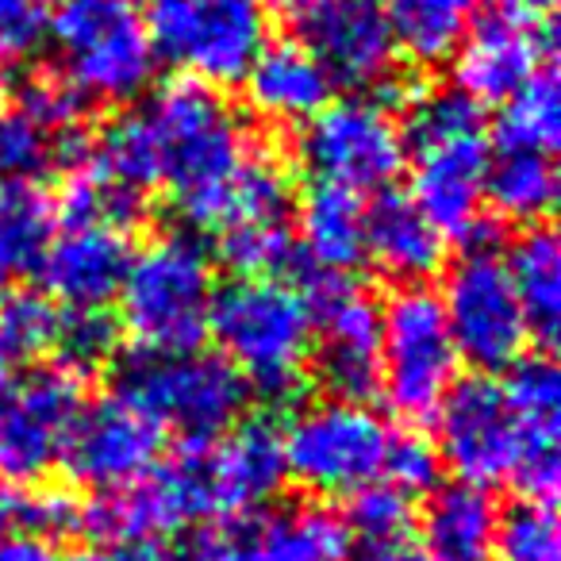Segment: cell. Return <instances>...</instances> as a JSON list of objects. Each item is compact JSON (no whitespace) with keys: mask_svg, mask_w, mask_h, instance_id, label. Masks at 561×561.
Wrapping results in <instances>:
<instances>
[{"mask_svg":"<svg viewBox=\"0 0 561 561\" xmlns=\"http://www.w3.org/2000/svg\"><path fill=\"white\" fill-rule=\"evenodd\" d=\"M154 135L162 185L170 188L181 219L216 231L239 173L257 150L239 112L211 85L181 78L162 85L142 108Z\"/></svg>","mask_w":561,"mask_h":561,"instance_id":"cell-1","label":"cell"},{"mask_svg":"<svg viewBox=\"0 0 561 561\" xmlns=\"http://www.w3.org/2000/svg\"><path fill=\"white\" fill-rule=\"evenodd\" d=\"M404 165H412V201L446 234L477 239L484 211L489 127L477 101L458 89H415L404 96Z\"/></svg>","mask_w":561,"mask_h":561,"instance_id":"cell-2","label":"cell"},{"mask_svg":"<svg viewBox=\"0 0 561 561\" xmlns=\"http://www.w3.org/2000/svg\"><path fill=\"white\" fill-rule=\"evenodd\" d=\"M208 335L219 358L239 374L247 389L265 400H293L312 369V308L293 280L234 277L216 289Z\"/></svg>","mask_w":561,"mask_h":561,"instance_id":"cell-3","label":"cell"},{"mask_svg":"<svg viewBox=\"0 0 561 561\" xmlns=\"http://www.w3.org/2000/svg\"><path fill=\"white\" fill-rule=\"evenodd\" d=\"M216 265L193 234H154L119 280V331L139 354H185L208 339Z\"/></svg>","mask_w":561,"mask_h":561,"instance_id":"cell-4","label":"cell"},{"mask_svg":"<svg viewBox=\"0 0 561 561\" xmlns=\"http://www.w3.org/2000/svg\"><path fill=\"white\" fill-rule=\"evenodd\" d=\"M47 35L55 73L85 104H131L154 81L158 55L139 0H58Z\"/></svg>","mask_w":561,"mask_h":561,"instance_id":"cell-5","label":"cell"},{"mask_svg":"<svg viewBox=\"0 0 561 561\" xmlns=\"http://www.w3.org/2000/svg\"><path fill=\"white\" fill-rule=\"evenodd\" d=\"M392 435L366 400H312L280 431L285 477L312 496H354L385 477Z\"/></svg>","mask_w":561,"mask_h":561,"instance_id":"cell-6","label":"cell"},{"mask_svg":"<svg viewBox=\"0 0 561 561\" xmlns=\"http://www.w3.org/2000/svg\"><path fill=\"white\" fill-rule=\"evenodd\" d=\"M247 385L219 354H139L116 377V397L139 408L158 431H173L188 446L219 438L242 420Z\"/></svg>","mask_w":561,"mask_h":561,"instance_id":"cell-7","label":"cell"},{"mask_svg":"<svg viewBox=\"0 0 561 561\" xmlns=\"http://www.w3.org/2000/svg\"><path fill=\"white\" fill-rule=\"evenodd\" d=\"M154 55L201 85H234L270 43L265 0H150Z\"/></svg>","mask_w":561,"mask_h":561,"instance_id":"cell-8","label":"cell"},{"mask_svg":"<svg viewBox=\"0 0 561 561\" xmlns=\"http://www.w3.org/2000/svg\"><path fill=\"white\" fill-rule=\"evenodd\" d=\"M458 346L443 300L427 285H400L381 308V377L377 389L400 420H431L458 381Z\"/></svg>","mask_w":561,"mask_h":561,"instance_id":"cell-9","label":"cell"},{"mask_svg":"<svg viewBox=\"0 0 561 561\" xmlns=\"http://www.w3.org/2000/svg\"><path fill=\"white\" fill-rule=\"evenodd\" d=\"M438 300L458 358L481 374H496L519 362L535 339L507 277L504 254L484 239H473V247L450 265Z\"/></svg>","mask_w":561,"mask_h":561,"instance_id":"cell-10","label":"cell"},{"mask_svg":"<svg viewBox=\"0 0 561 561\" xmlns=\"http://www.w3.org/2000/svg\"><path fill=\"white\" fill-rule=\"evenodd\" d=\"M312 308V369L339 400H369L381 377V305L351 273L300 270Z\"/></svg>","mask_w":561,"mask_h":561,"instance_id":"cell-11","label":"cell"},{"mask_svg":"<svg viewBox=\"0 0 561 561\" xmlns=\"http://www.w3.org/2000/svg\"><path fill=\"white\" fill-rule=\"evenodd\" d=\"M300 162L316 181L385 193L404 170V135L400 119L377 96H343L328 101L300 131Z\"/></svg>","mask_w":561,"mask_h":561,"instance_id":"cell-12","label":"cell"},{"mask_svg":"<svg viewBox=\"0 0 561 561\" xmlns=\"http://www.w3.org/2000/svg\"><path fill=\"white\" fill-rule=\"evenodd\" d=\"M85 408V374L50 362L0 392V481L32 489L62 461L73 420Z\"/></svg>","mask_w":561,"mask_h":561,"instance_id":"cell-13","label":"cell"},{"mask_svg":"<svg viewBox=\"0 0 561 561\" xmlns=\"http://www.w3.org/2000/svg\"><path fill=\"white\" fill-rule=\"evenodd\" d=\"M431 420H435L438 461H446L458 481L481 484V489L512 481L519 461V427L500 381L484 374L454 381Z\"/></svg>","mask_w":561,"mask_h":561,"instance_id":"cell-14","label":"cell"},{"mask_svg":"<svg viewBox=\"0 0 561 561\" xmlns=\"http://www.w3.org/2000/svg\"><path fill=\"white\" fill-rule=\"evenodd\" d=\"M162 446L165 435L158 431V423L112 392L78 412L66 438L62 466L85 489L116 492L147 477L162 461Z\"/></svg>","mask_w":561,"mask_h":561,"instance_id":"cell-15","label":"cell"},{"mask_svg":"<svg viewBox=\"0 0 561 561\" xmlns=\"http://www.w3.org/2000/svg\"><path fill=\"white\" fill-rule=\"evenodd\" d=\"M300 43L323 66L331 85H389L400 50L381 0H320L300 16Z\"/></svg>","mask_w":561,"mask_h":561,"instance_id":"cell-16","label":"cell"},{"mask_svg":"<svg viewBox=\"0 0 561 561\" xmlns=\"http://www.w3.org/2000/svg\"><path fill=\"white\" fill-rule=\"evenodd\" d=\"M135 254L131 227L66 224L39 262L43 293L66 312H104Z\"/></svg>","mask_w":561,"mask_h":561,"instance_id":"cell-17","label":"cell"},{"mask_svg":"<svg viewBox=\"0 0 561 561\" xmlns=\"http://www.w3.org/2000/svg\"><path fill=\"white\" fill-rule=\"evenodd\" d=\"M450 62L458 93L477 104H504L542 66H550V32L542 20H523L512 12L477 20Z\"/></svg>","mask_w":561,"mask_h":561,"instance_id":"cell-18","label":"cell"},{"mask_svg":"<svg viewBox=\"0 0 561 561\" xmlns=\"http://www.w3.org/2000/svg\"><path fill=\"white\" fill-rule=\"evenodd\" d=\"M504 400L519 427V461L512 484L527 500H553L561 481L558 438H561V377L550 354H523L507 366L500 381Z\"/></svg>","mask_w":561,"mask_h":561,"instance_id":"cell-19","label":"cell"},{"mask_svg":"<svg viewBox=\"0 0 561 561\" xmlns=\"http://www.w3.org/2000/svg\"><path fill=\"white\" fill-rule=\"evenodd\" d=\"M204 469H208L219 523L262 512L289 481L285 454H280V431L265 420H239L231 431L204 443Z\"/></svg>","mask_w":561,"mask_h":561,"instance_id":"cell-20","label":"cell"},{"mask_svg":"<svg viewBox=\"0 0 561 561\" xmlns=\"http://www.w3.org/2000/svg\"><path fill=\"white\" fill-rule=\"evenodd\" d=\"M331 78L300 39L265 43L242 73L247 108L273 127H305L331 101Z\"/></svg>","mask_w":561,"mask_h":561,"instance_id":"cell-21","label":"cell"},{"mask_svg":"<svg viewBox=\"0 0 561 561\" xmlns=\"http://www.w3.org/2000/svg\"><path fill=\"white\" fill-rule=\"evenodd\" d=\"M366 257L397 285H423L446 262V234L408 193H377L366 204Z\"/></svg>","mask_w":561,"mask_h":561,"instance_id":"cell-22","label":"cell"},{"mask_svg":"<svg viewBox=\"0 0 561 561\" xmlns=\"http://www.w3.org/2000/svg\"><path fill=\"white\" fill-rule=\"evenodd\" d=\"M297 208V234L305 270L354 273L366 257V201L331 181H316Z\"/></svg>","mask_w":561,"mask_h":561,"instance_id":"cell-23","label":"cell"},{"mask_svg":"<svg viewBox=\"0 0 561 561\" xmlns=\"http://www.w3.org/2000/svg\"><path fill=\"white\" fill-rule=\"evenodd\" d=\"M500 507L489 489L469 481H446L431 489L420 512L423 550L438 561H492Z\"/></svg>","mask_w":561,"mask_h":561,"instance_id":"cell-24","label":"cell"},{"mask_svg":"<svg viewBox=\"0 0 561 561\" xmlns=\"http://www.w3.org/2000/svg\"><path fill=\"white\" fill-rule=\"evenodd\" d=\"M558 201V170L553 154L519 147H492L484 165V208H492L507 224L535 227L550 216Z\"/></svg>","mask_w":561,"mask_h":561,"instance_id":"cell-25","label":"cell"},{"mask_svg":"<svg viewBox=\"0 0 561 561\" xmlns=\"http://www.w3.org/2000/svg\"><path fill=\"white\" fill-rule=\"evenodd\" d=\"M381 4L397 35V50L420 66L446 62L481 12V0H381Z\"/></svg>","mask_w":561,"mask_h":561,"instance_id":"cell-26","label":"cell"},{"mask_svg":"<svg viewBox=\"0 0 561 561\" xmlns=\"http://www.w3.org/2000/svg\"><path fill=\"white\" fill-rule=\"evenodd\" d=\"M507 262V277L515 285L523 312H527L530 335L550 343L561 320V247L550 227L535 224L515 239Z\"/></svg>","mask_w":561,"mask_h":561,"instance_id":"cell-27","label":"cell"},{"mask_svg":"<svg viewBox=\"0 0 561 561\" xmlns=\"http://www.w3.org/2000/svg\"><path fill=\"white\" fill-rule=\"evenodd\" d=\"M58 231V208L35 181L0 185V277L35 273Z\"/></svg>","mask_w":561,"mask_h":561,"instance_id":"cell-28","label":"cell"},{"mask_svg":"<svg viewBox=\"0 0 561 561\" xmlns=\"http://www.w3.org/2000/svg\"><path fill=\"white\" fill-rule=\"evenodd\" d=\"M85 162L108 185H116L119 193L135 196V201H142L150 188H162V162H158L154 135H150L142 108L124 112L112 124H104L96 142L85 150Z\"/></svg>","mask_w":561,"mask_h":561,"instance_id":"cell-29","label":"cell"},{"mask_svg":"<svg viewBox=\"0 0 561 561\" xmlns=\"http://www.w3.org/2000/svg\"><path fill=\"white\" fill-rule=\"evenodd\" d=\"M492 147L546 150L553 154L561 142V89L550 66L535 73L527 85H519L500 104L496 127L489 135Z\"/></svg>","mask_w":561,"mask_h":561,"instance_id":"cell-30","label":"cell"},{"mask_svg":"<svg viewBox=\"0 0 561 561\" xmlns=\"http://www.w3.org/2000/svg\"><path fill=\"white\" fill-rule=\"evenodd\" d=\"M412 523H415L412 496L389 481H374L366 489H358L343 515V527L351 535V542H362L366 550L404 542Z\"/></svg>","mask_w":561,"mask_h":561,"instance_id":"cell-31","label":"cell"},{"mask_svg":"<svg viewBox=\"0 0 561 561\" xmlns=\"http://www.w3.org/2000/svg\"><path fill=\"white\" fill-rule=\"evenodd\" d=\"M492 561H561L558 512L550 500H527L500 512Z\"/></svg>","mask_w":561,"mask_h":561,"instance_id":"cell-32","label":"cell"},{"mask_svg":"<svg viewBox=\"0 0 561 561\" xmlns=\"http://www.w3.org/2000/svg\"><path fill=\"white\" fill-rule=\"evenodd\" d=\"M62 312L47 293L16 289L0 297V339L12 351V358H43L58 346Z\"/></svg>","mask_w":561,"mask_h":561,"instance_id":"cell-33","label":"cell"},{"mask_svg":"<svg viewBox=\"0 0 561 561\" xmlns=\"http://www.w3.org/2000/svg\"><path fill=\"white\" fill-rule=\"evenodd\" d=\"M16 108L24 112L39 131H47L55 142H66V139H73V131H78L85 101H81L58 73H35V78L24 85V93H20Z\"/></svg>","mask_w":561,"mask_h":561,"instance_id":"cell-34","label":"cell"},{"mask_svg":"<svg viewBox=\"0 0 561 561\" xmlns=\"http://www.w3.org/2000/svg\"><path fill=\"white\" fill-rule=\"evenodd\" d=\"M62 142H55L47 131L32 124L20 108H0V178L32 181Z\"/></svg>","mask_w":561,"mask_h":561,"instance_id":"cell-35","label":"cell"},{"mask_svg":"<svg viewBox=\"0 0 561 561\" xmlns=\"http://www.w3.org/2000/svg\"><path fill=\"white\" fill-rule=\"evenodd\" d=\"M116 323L104 312H62V331H58V346L62 351V366L89 374L93 366L112 358V346H116Z\"/></svg>","mask_w":561,"mask_h":561,"instance_id":"cell-36","label":"cell"},{"mask_svg":"<svg viewBox=\"0 0 561 561\" xmlns=\"http://www.w3.org/2000/svg\"><path fill=\"white\" fill-rule=\"evenodd\" d=\"M435 477H438L435 443H427V438H420V435H392L389 461H385L381 481L397 484V489H404L408 496H415V492L431 489Z\"/></svg>","mask_w":561,"mask_h":561,"instance_id":"cell-37","label":"cell"},{"mask_svg":"<svg viewBox=\"0 0 561 561\" xmlns=\"http://www.w3.org/2000/svg\"><path fill=\"white\" fill-rule=\"evenodd\" d=\"M47 39L43 4L35 0H0V62H24Z\"/></svg>","mask_w":561,"mask_h":561,"instance_id":"cell-38","label":"cell"},{"mask_svg":"<svg viewBox=\"0 0 561 561\" xmlns=\"http://www.w3.org/2000/svg\"><path fill=\"white\" fill-rule=\"evenodd\" d=\"M178 561H242L234 523H216V527L193 535V542L181 550Z\"/></svg>","mask_w":561,"mask_h":561,"instance_id":"cell-39","label":"cell"},{"mask_svg":"<svg viewBox=\"0 0 561 561\" xmlns=\"http://www.w3.org/2000/svg\"><path fill=\"white\" fill-rule=\"evenodd\" d=\"M0 561H62V553L39 535L0 538Z\"/></svg>","mask_w":561,"mask_h":561,"instance_id":"cell-40","label":"cell"},{"mask_svg":"<svg viewBox=\"0 0 561 561\" xmlns=\"http://www.w3.org/2000/svg\"><path fill=\"white\" fill-rule=\"evenodd\" d=\"M78 561H165L150 542H108L81 553Z\"/></svg>","mask_w":561,"mask_h":561,"instance_id":"cell-41","label":"cell"},{"mask_svg":"<svg viewBox=\"0 0 561 561\" xmlns=\"http://www.w3.org/2000/svg\"><path fill=\"white\" fill-rule=\"evenodd\" d=\"M366 561H438L435 553H427L423 546L415 542H392V546H381V550H369Z\"/></svg>","mask_w":561,"mask_h":561,"instance_id":"cell-42","label":"cell"},{"mask_svg":"<svg viewBox=\"0 0 561 561\" xmlns=\"http://www.w3.org/2000/svg\"><path fill=\"white\" fill-rule=\"evenodd\" d=\"M500 4H504V12L523 20H542L553 9V0H500Z\"/></svg>","mask_w":561,"mask_h":561,"instance_id":"cell-43","label":"cell"},{"mask_svg":"<svg viewBox=\"0 0 561 561\" xmlns=\"http://www.w3.org/2000/svg\"><path fill=\"white\" fill-rule=\"evenodd\" d=\"M12 381H16V358H12V351L4 346V339H0V392L9 389Z\"/></svg>","mask_w":561,"mask_h":561,"instance_id":"cell-44","label":"cell"},{"mask_svg":"<svg viewBox=\"0 0 561 561\" xmlns=\"http://www.w3.org/2000/svg\"><path fill=\"white\" fill-rule=\"evenodd\" d=\"M265 4H273V9H280V12H289V16H305L312 4H320V0H265Z\"/></svg>","mask_w":561,"mask_h":561,"instance_id":"cell-45","label":"cell"},{"mask_svg":"<svg viewBox=\"0 0 561 561\" xmlns=\"http://www.w3.org/2000/svg\"><path fill=\"white\" fill-rule=\"evenodd\" d=\"M12 527V492H0V535Z\"/></svg>","mask_w":561,"mask_h":561,"instance_id":"cell-46","label":"cell"},{"mask_svg":"<svg viewBox=\"0 0 561 561\" xmlns=\"http://www.w3.org/2000/svg\"><path fill=\"white\" fill-rule=\"evenodd\" d=\"M0 96H4V73H0Z\"/></svg>","mask_w":561,"mask_h":561,"instance_id":"cell-47","label":"cell"},{"mask_svg":"<svg viewBox=\"0 0 561 561\" xmlns=\"http://www.w3.org/2000/svg\"><path fill=\"white\" fill-rule=\"evenodd\" d=\"M35 4H47V0H35Z\"/></svg>","mask_w":561,"mask_h":561,"instance_id":"cell-48","label":"cell"}]
</instances>
